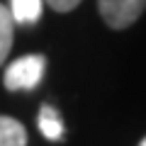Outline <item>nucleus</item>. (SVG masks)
<instances>
[{"label": "nucleus", "mask_w": 146, "mask_h": 146, "mask_svg": "<svg viewBox=\"0 0 146 146\" xmlns=\"http://www.w3.org/2000/svg\"><path fill=\"white\" fill-rule=\"evenodd\" d=\"M44 73V56H22L5 71L7 90H32Z\"/></svg>", "instance_id": "2"}, {"label": "nucleus", "mask_w": 146, "mask_h": 146, "mask_svg": "<svg viewBox=\"0 0 146 146\" xmlns=\"http://www.w3.org/2000/svg\"><path fill=\"white\" fill-rule=\"evenodd\" d=\"M44 3H49V7L56 12H71L73 7L80 5V0H44Z\"/></svg>", "instance_id": "7"}, {"label": "nucleus", "mask_w": 146, "mask_h": 146, "mask_svg": "<svg viewBox=\"0 0 146 146\" xmlns=\"http://www.w3.org/2000/svg\"><path fill=\"white\" fill-rule=\"evenodd\" d=\"M0 146H27V129L7 115H0Z\"/></svg>", "instance_id": "3"}, {"label": "nucleus", "mask_w": 146, "mask_h": 146, "mask_svg": "<svg viewBox=\"0 0 146 146\" xmlns=\"http://www.w3.org/2000/svg\"><path fill=\"white\" fill-rule=\"evenodd\" d=\"M39 129L44 131V136H46L49 141L61 139V134H63L61 115H58L54 107H49V105H44V107L39 110Z\"/></svg>", "instance_id": "4"}, {"label": "nucleus", "mask_w": 146, "mask_h": 146, "mask_svg": "<svg viewBox=\"0 0 146 146\" xmlns=\"http://www.w3.org/2000/svg\"><path fill=\"white\" fill-rule=\"evenodd\" d=\"M12 36H15V20H12L10 10L0 3V66L12 49Z\"/></svg>", "instance_id": "5"}, {"label": "nucleus", "mask_w": 146, "mask_h": 146, "mask_svg": "<svg viewBox=\"0 0 146 146\" xmlns=\"http://www.w3.org/2000/svg\"><path fill=\"white\" fill-rule=\"evenodd\" d=\"M139 146H146V136H144V139H141V144Z\"/></svg>", "instance_id": "8"}, {"label": "nucleus", "mask_w": 146, "mask_h": 146, "mask_svg": "<svg viewBox=\"0 0 146 146\" xmlns=\"http://www.w3.org/2000/svg\"><path fill=\"white\" fill-rule=\"evenodd\" d=\"M44 0H12L10 15L15 22H36L42 17Z\"/></svg>", "instance_id": "6"}, {"label": "nucleus", "mask_w": 146, "mask_h": 146, "mask_svg": "<svg viewBox=\"0 0 146 146\" xmlns=\"http://www.w3.org/2000/svg\"><path fill=\"white\" fill-rule=\"evenodd\" d=\"M98 10L107 22V27L127 29L146 10V0H98Z\"/></svg>", "instance_id": "1"}]
</instances>
